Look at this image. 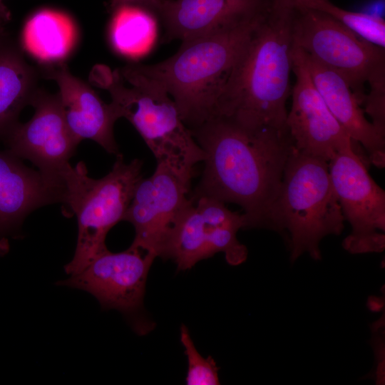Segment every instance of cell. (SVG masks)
<instances>
[{"label": "cell", "mask_w": 385, "mask_h": 385, "mask_svg": "<svg viewBox=\"0 0 385 385\" xmlns=\"http://www.w3.org/2000/svg\"><path fill=\"white\" fill-rule=\"evenodd\" d=\"M205 153L192 197L207 196L244 210L246 228L272 230L275 202L293 144L288 130L254 127L227 116L190 130Z\"/></svg>", "instance_id": "1"}, {"label": "cell", "mask_w": 385, "mask_h": 385, "mask_svg": "<svg viewBox=\"0 0 385 385\" xmlns=\"http://www.w3.org/2000/svg\"><path fill=\"white\" fill-rule=\"evenodd\" d=\"M268 14L183 41L175 54L158 63L130 65L167 92L185 125L192 129L217 116L227 81Z\"/></svg>", "instance_id": "2"}, {"label": "cell", "mask_w": 385, "mask_h": 385, "mask_svg": "<svg viewBox=\"0 0 385 385\" xmlns=\"http://www.w3.org/2000/svg\"><path fill=\"white\" fill-rule=\"evenodd\" d=\"M292 15L270 12L257 28L224 87L217 116L250 126L287 130Z\"/></svg>", "instance_id": "3"}, {"label": "cell", "mask_w": 385, "mask_h": 385, "mask_svg": "<svg viewBox=\"0 0 385 385\" xmlns=\"http://www.w3.org/2000/svg\"><path fill=\"white\" fill-rule=\"evenodd\" d=\"M90 80L110 93L118 118H125L134 126L157 163L165 165L191 182L195 166L204 161L205 153L167 92L137 73L130 64L115 70L95 66Z\"/></svg>", "instance_id": "4"}, {"label": "cell", "mask_w": 385, "mask_h": 385, "mask_svg": "<svg viewBox=\"0 0 385 385\" xmlns=\"http://www.w3.org/2000/svg\"><path fill=\"white\" fill-rule=\"evenodd\" d=\"M344 221L329 163L292 146L284 168L272 227L287 235L290 261L294 262L304 253L320 260L321 240L329 235H340Z\"/></svg>", "instance_id": "5"}, {"label": "cell", "mask_w": 385, "mask_h": 385, "mask_svg": "<svg viewBox=\"0 0 385 385\" xmlns=\"http://www.w3.org/2000/svg\"><path fill=\"white\" fill-rule=\"evenodd\" d=\"M143 163L133 159L125 163L116 156L111 170L100 179L88 175L83 162L70 165L63 175L61 202L76 216L77 242L72 260L64 267L70 276L84 269L99 253L107 249L109 230L124 215L142 178Z\"/></svg>", "instance_id": "6"}, {"label": "cell", "mask_w": 385, "mask_h": 385, "mask_svg": "<svg viewBox=\"0 0 385 385\" xmlns=\"http://www.w3.org/2000/svg\"><path fill=\"white\" fill-rule=\"evenodd\" d=\"M292 46L340 74L360 104L364 84L385 83V50L358 37L327 14L295 7L291 21Z\"/></svg>", "instance_id": "7"}, {"label": "cell", "mask_w": 385, "mask_h": 385, "mask_svg": "<svg viewBox=\"0 0 385 385\" xmlns=\"http://www.w3.org/2000/svg\"><path fill=\"white\" fill-rule=\"evenodd\" d=\"M246 228L245 215L230 210L225 202L207 196L192 197L173 225L160 257L170 259L178 270L192 267L217 252L232 266L243 263L247 249L237 238Z\"/></svg>", "instance_id": "8"}, {"label": "cell", "mask_w": 385, "mask_h": 385, "mask_svg": "<svg viewBox=\"0 0 385 385\" xmlns=\"http://www.w3.org/2000/svg\"><path fill=\"white\" fill-rule=\"evenodd\" d=\"M332 183L344 220L351 227L342 242L351 254L381 252L385 247V192L373 180L355 150L329 162Z\"/></svg>", "instance_id": "9"}, {"label": "cell", "mask_w": 385, "mask_h": 385, "mask_svg": "<svg viewBox=\"0 0 385 385\" xmlns=\"http://www.w3.org/2000/svg\"><path fill=\"white\" fill-rule=\"evenodd\" d=\"M30 104L34 108L32 118L16 123L4 139L7 150L38 168L60 202L63 175L79 142L67 125L57 94L36 90Z\"/></svg>", "instance_id": "10"}, {"label": "cell", "mask_w": 385, "mask_h": 385, "mask_svg": "<svg viewBox=\"0 0 385 385\" xmlns=\"http://www.w3.org/2000/svg\"><path fill=\"white\" fill-rule=\"evenodd\" d=\"M155 257L132 245L120 252L107 248L81 272L57 284L89 292L103 309L132 315L142 307L148 274Z\"/></svg>", "instance_id": "11"}, {"label": "cell", "mask_w": 385, "mask_h": 385, "mask_svg": "<svg viewBox=\"0 0 385 385\" xmlns=\"http://www.w3.org/2000/svg\"><path fill=\"white\" fill-rule=\"evenodd\" d=\"M291 58L295 83L286 126L294 148L327 162L340 152L355 150L353 140L328 108L294 46Z\"/></svg>", "instance_id": "12"}, {"label": "cell", "mask_w": 385, "mask_h": 385, "mask_svg": "<svg viewBox=\"0 0 385 385\" xmlns=\"http://www.w3.org/2000/svg\"><path fill=\"white\" fill-rule=\"evenodd\" d=\"M190 183L161 163L150 177L139 181L123 218L134 227L132 246L160 256L173 225L190 202Z\"/></svg>", "instance_id": "13"}, {"label": "cell", "mask_w": 385, "mask_h": 385, "mask_svg": "<svg viewBox=\"0 0 385 385\" xmlns=\"http://www.w3.org/2000/svg\"><path fill=\"white\" fill-rule=\"evenodd\" d=\"M44 71L58 85L64 119L76 140L91 139L108 153L120 155L113 135L119 118L112 104L106 103L88 84L73 76L65 63L47 66Z\"/></svg>", "instance_id": "14"}, {"label": "cell", "mask_w": 385, "mask_h": 385, "mask_svg": "<svg viewBox=\"0 0 385 385\" xmlns=\"http://www.w3.org/2000/svg\"><path fill=\"white\" fill-rule=\"evenodd\" d=\"M270 0H163L167 41H183L267 14Z\"/></svg>", "instance_id": "15"}, {"label": "cell", "mask_w": 385, "mask_h": 385, "mask_svg": "<svg viewBox=\"0 0 385 385\" xmlns=\"http://www.w3.org/2000/svg\"><path fill=\"white\" fill-rule=\"evenodd\" d=\"M298 49L313 83L331 113L351 140L365 148L369 161L377 168H384L385 137L365 118L364 111L349 84L337 72Z\"/></svg>", "instance_id": "16"}, {"label": "cell", "mask_w": 385, "mask_h": 385, "mask_svg": "<svg viewBox=\"0 0 385 385\" xmlns=\"http://www.w3.org/2000/svg\"><path fill=\"white\" fill-rule=\"evenodd\" d=\"M54 202L58 196L39 171L9 150L0 151V237L17 230L33 210Z\"/></svg>", "instance_id": "17"}, {"label": "cell", "mask_w": 385, "mask_h": 385, "mask_svg": "<svg viewBox=\"0 0 385 385\" xmlns=\"http://www.w3.org/2000/svg\"><path fill=\"white\" fill-rule=\"evenodd\" d=\"M78 31L73 19L54 9H41L26 21L21 45L26 53L45 66L61 63L76 46Z\"/></svg>", "instance_id": "18"}, {"label": "cell", "mask_w": 385, "mask_h": 385, "mask_svg": "<svg viewBox=\"0 0 385 385\" xmlns=\"http://www.w3.org/2000/svg\"><path fill=\"white\" fill-rule=\"evenodd\" d=\"M36 72L20 48L6 36L0 40V137L18 123L23 108L36 91Z\"/></svg>", "instance_id": "19"}, {"label": "cell", "mask_w": 385, "mask_h": 385, "mask_svg": "<svg viewBox=\"0 0 385 385\" xmlns=\"http://www.w3.org/2000/svg\"><path fill=\"white\" fill-rule=\"evenodd\" d=\"M111 12L108 39L115 53L129 58L148 53L157 36V15L135 5H122Z\"/></svg>", "instance_id": "20"}, {"label": "cell", "mask_w": 385, "mask_h": 385, "mask_svg": "<svg viewBox=\"0 0 385 385\" xmlns=\"http://www.w3.org/2000/svg\"><path fill=\"white\" fill-rule=\"evenodd\" d=\"M295 7L320 11L330 16L361 39L385 48V21L382 17L343 9L329 0H296Z\"/></svg>", "instance_id": "21"}, {"label": "cell", "mask_w": 385, "mask_h": 385, "mask_svg": "<svg viewBox=\"0 0 385 385\" xmlns=\"http://www.w3.org/2000/svg\"><path fill=\"white\" fill-rule=\"evenodd\" d=\"M180 342L185 349L188 359V372L185 382L188 385H217L220 384L216 362L211 356L204 358L196 349L188 328L180 327Z\"/></svg>", "instance_id": "22"}, {"label": "cell", "mask_w": 385, "mask_h": 385, "mask_svg": "<svg viewBox=\"0 0 385 385\" xmlns=\"http://www.w3.org/2000/svg\"><path fill=\"white\" fill-rule=\"evenodd\" d=\"M163 0H111V11L122 5H135L147 9L158 15Z\"/></svg>", "instance_id": "23"}, {"label": "cell", "mask_w": 385, "mask_h": 385, "mask_svg": "<svg viewBox=\"0 0 385 385\" xmlns=\"http://www.w3.org/2000/svg\"><path fill=\"white\" fill-rule=\"evenodd\" d=\"M296 0H270V13L281 16H291Z\"/></svg>", "instance_id": "24"}, {"label": "cell", "mask_w": 385, "mask_h": 385, "mask_svg": "<svg viewBox=\"0 0 385 385\" xmlns=\"http://www.w3.org/2000/svg\"><path fill=\"white\" fill-rule=\"evenodd\" d=\"M11 17V12L4 4L3 0H0V26H4Z\"/></svg>", "instance_id": "25"}, {"label": "cell", "mask_w": 385, "mask_h": 385, "mask_svg": "<svg viewBox=\"0 0 385 385\" xmlns=\"http://www.w3.org/2000/svg\"><path fill=\"white\" fill-rule=\"evenodd\" d=\"M9 250V242L7 237H0V256L6 255Z\"/></svg>", "instance_id": "26"}, {"label": "cell", "mask_w": 385, "mask_h": 385, "mask_svg": "<svg viewBox=\"0 0 385 385\" xmlns=\"http://www.w3.org/2000/svg\"><path fill=\"white\" fill-rule=\"evenodd\" d=\"M4 26H0V40L6 36Z\"/></svg>", "instance_id": "27"}]
</instances>
